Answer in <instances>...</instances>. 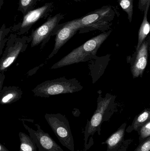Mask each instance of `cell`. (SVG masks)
Instances as JSON below:
<instances>
[{"label": "cell", "instance_id": "1", "mask_svg": "<svg viewBox=\"0 0 150 151\" xmlns=\"http://www.w3.org/2000/svg\"><path fill=\"white\" fill-rule=\"evenodd\" d=\"M112 32V30L104 32L90 39L54 64L51 69H58L74 64L86 62L94 58L101 45L108 38Z\"/></svg>", "mask_w": 150, "mask_h": 151}, {"label": "cell", "instance_id": "2", "mask_svg": "<svg viewBox=\"0 0 150 151\" xmlns=\"http://www.w3.org/2000/svg\"><path fill=\"white\" fill-rule=\"evenodd\" d=\"M119 12L112 5H106L95 10L82 17L77 18L81 27L79 33H85L94 30L107 31L112 25Z\"/></svg>", "mask_w": 150, "mask_h": 151}, {"label": "cell", "instance_id": "3", "mask_svg": "<svg viewBox=\"0 0 150 151\" xmlns=\"http://www.w3.org/2000/svg\"><path fill=\"white\" fill-rule=\"evenodd\" d=\"M83 86L75 78L61 77L41 83L32 90L34 96L48 98L55 95L73 93L80 91Z\"/></svg>", "mask_w": 150, "mask_h": 151}, {"label": "cell", "instance_id": "4", "mask_svg": "<svg viewBox=\"0 0 150 151\" xmlns=\"http://www.w3.org/2000/svg\"><path fill=\"white\" fill-rule=\"evenodd\" d=\"M45 118L62 145L75 151L74 138L67 117L60 113L46 114Z\"/></svg>", "mask_w": 150, "mask_h": 151}, {"label": "cell", "instance_id": "5", "mask_svg": "<svg viewBox=\"0 0 150 151\" xmlns=\"http://www.w3.org/2000/svg\"><path fill=\"white\" fill-rule=\"evenodd\" d=\"M63 18L64 15L62 13L48 17L45 23L32 34L31 47H33L41 43H46L51 36L56 35L61 26L60 22Z\"/></svg>", "mask_w": 150, "mask_h": 151}, {"label": "cell", "instance_id": "6", "mask_svg": "<svg viewBox=\"0 0 150 151\" xmlns=\"http://www.w3.org/2000/svg\"><path fill=\"white\" fill-rule=\"evenodd\" d=\"M111 97H105L98 100L97 108L90 121H88L84 131V145L86 150L89 149L88 140L90 137L97 132L101 134V127L104 121L105 114L111 101Z\"/></svg>", "mask_w": 150, "mask_h": 151}, {"label": "cell", "instance_id": "7", "mask_svg": "<svg viewBox=\"0 0 150 151\" xmlns=\"http://www.w3.org/2000/svg\"><path fill=\"white\" fill-rule=\"evenodd\" d=\"M30 38H17L16 35H11L8 42L7 47L4 52L0 63V71L3 73L15 62L20 52L25 50L26 41Z\"/></svg>", "mask_w": 150, "mask_h": 151}, {"label": "cell", "instance_id": "8", "mask_svg": "<svg viewBox=\"0 0 150 151\" xmlns=\"http://www.w3.org/2000/svg\"><path fill=\"white\" fill-rule=\"evenodd\" d=\"M25 128L36 144L39 151H64L47 133L44 132L38 124H35L37 130L23 123Z\"/></svg>", "mask_w": 150, "mask_h": 151}, {"label": "cell", "instance_id": "9", "mask_svg": "<svg viewBox=\"0 0 150 151\" xmlns=\"http://www.w3.org/2000/svg\"><path fill=\"white\" fill-rule=\"evenodd\" d=\"M53 3H47L40 8L29 12L23 16L22 22L14 27L18 30L19 34L25 33L38 20L47 17L53 11Z\"/></svg>", "mask_w": 150, "mask_h": 151}, {"label": "cell", "instance_id": "10", "mask_svg": "<svg viewBox=\"0 0 150 151\" xmlns=\"http://www.w3.org/2000/svg\"><path fill=\"white\" fill-rule=\"evenodd\" d=\"M81 29L77 19L61 24L56 34L54 47L48 58H51L57 54L59 50Z\"/></svg>", "mask_w": 150, "mask_h": 151}, {"label": "cell", "instance_id": "11", "mask_svg": "<svg viewBox=\"0 0 150 151\" xmlns=\"http://www.w3.org/2000/svg\"><path fill=\"white\" fill-rule=\"evenodd\" d=\"M127 123H124L113 134H112L102 145H107V151H126L131 143L132 139L125 140L124 137Z\"/></svg>", "mask_w": 150, "mask_h": 151}, {"label": "cell", "instance_id": "12", "mask_svg": "<svg viewBox=\"0 0 150 151\" xmlns=\"http://www.w3.org/2000/svg\"><path fill=\"white\" fill-rule=\"evenodd\" d=\"M148 58V43L145 41L137 51L135 60L132 67V73L134 78L142 75L147 66Z\"/></svg>", "mask_w": 150, "mask_h": 151}, {"label": "cell", "instance_id": "13", "mask_svg": "<svg viewBox=\"0 0 150 151\" xmlns=\"http://www.w3.org/2000/svg\"><path fill=\"white\" fill-rule=\"evenodd\" d=\"M22 90L16 86L4 87L0 91L1 104H10L18 101L22 97Z\"/></svg>", "mask_w": 150, "mask_h": 151}, {"label": "cell", "instance_id": "14", "mask_svg": "<svg viewBox=\"0 0 150 151\" xmlns=\"http://www.w3.org/2000/svg\"><path fill=\"white\" fill-rule=\"evenodd\" d=\"M150 4H148L145 11L144 12V17L142 22L138 33V41L136 51H138L146 37L150 32V23L148 21V14Z\"/></svg>", "mask_w": 150, "mask_h": 151}, {"label": "cell", "instance_id": "15", "mask_svg": "<svg viewBox=\"0 0 150 151\" xmlns=\"http://www.w3.org/2000/svg\"><path fill=\"white\" fill-rule=\"evenodd\" d=\"M150 120V110H144L135 118L132 125L127 128L126 131L128 133H131L134 130L138 131L142 126Z\"/></svg>", "mask_w": 150, "mask_h": 151}, {"label": "cell", "instance_id": "16", "mask_svg": "<svg viewBox=\"0 0 150 151\" xmlns=\"http://www.w3.org/2000/svg\"><path fill=\"white\" fill-rule=\"evenodd\" d=\"M18 136L20 140L19 151H37V145L30 136L20 132Z\"/></svg>", "mask_w": 150, "mask_h": 151}, {"label": "cell", "instance_id": "17", "mask_svg": "<svg viewBox=\"0 0 150 151\" xmlns=\"http://www.w3.org/2000/svg\"><path fill=\"white\" fill-rule=\"evenodd\" d=\"M40 0H19L18 11L23 13V16L33 10L34 6Z\"/></svg>", "mask_w": 150, "mask_h": 151}, {"label": "cell", "instance_id": "18", "mask_svg": "<svg viewBox=\"0 0 150 151\" xmlns=\"http://www.w3.org/2000/svg\"><path fill=\"white\" fill-rule=\"evenodd\" d=\"M122 9L127 13L130 23L132 22L134 14V0H118Z\"/></svg>", "mask_w": 150, "mask_h": 151}, {"label": "cell", "instance_id": "19", "mask_svg": "<svg viewBox=\"0 0 150 151\" xmlns=\"http://www.w3.org/2000/svg\"><path fill=\"white\" fill-rule=\"evenodd\" d=\"M139 135V141L141 142L150 136V120L138 130Z\"/></svg>", "mask_w": 150, "mask_h": 151}, {"label": "cell", "instance_id": "20", "mask_svg": "<svg viewBox=\"0 0 150 151\" xmlns=\"http://www.w3.org/2000/svg\"><path fill=\"white\" fill-rule=\"evenodd\" d=\"M134 151H150V136L140 142L138 147Z\"/></svg>", "mask_w": 150, "mask_h": 151}, {"label": "cell", "instance_id": "21", "mask_svg": "<svg viewBox=\"0 0 150 151\" xmlns=\"http://www.w3.org/2000/svg\"><path fill=\"white\" fill-rule=\"evenodd\" d=\"M10 28H6L4 24H3L2 26L0 31V38H1V55L2 52L3 47L4 45V38L5 36L8 34V33L10 31Z\"/></svg>", "mask_w": 150, "mask_h": 151}, {"label": "cell", "instance_id": "22", "mask_svg": "<svg viewBox=\"0 0 150 151\" xmlns=\"http://www.w3.org/2000/svg\"><path fill=\"white\" fill-rule=\"evenodd\" d=\"M148 4H150V0H139L138 9L141 11L144 12L146 10Z\"/></svg>", "mask_w": 150, "mask_h": 151}, {"label": "cell", "instance_id": "23", "mask_svg": "<svg viewBox=\"0 0 150 151\" xmlns=\"http://www.w3.org/2000/svg\"><path fill=\"white\" fill-rule=\"evenodd\" d=\"M0 151H9V150L4 146V145L0 144Z\"/></svg>", "mask_w": 150, "mask_h": 151}, {"label": "cell", "instance_id": "24", "mask_svg": "<svg viewBox=\"0 0 150 151\" xmlns=\"http://www.w3.org/2000/svg\"><path fill=\"white\" fill-rule=\"evenodd\" d=\"M4 3V0H0V9H1L2 6Z\"/></svg>", "mask_w": 150, "mask_h": 151}, {"label": "cell", "instance_id": "25", "mask_svg": "<svg viewBox=\"0 0 150 151\" xmlns=\"http://www.w3.org/2000/svg\"><path fill=\"white\" fill-rule=\"evenodd\" d=\"M75 1H86V0H73Z\"/></svg>", "mask_w": 150, "mask_h": 151}]
</instances>
